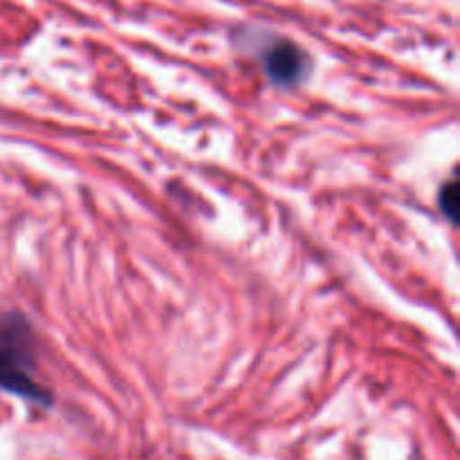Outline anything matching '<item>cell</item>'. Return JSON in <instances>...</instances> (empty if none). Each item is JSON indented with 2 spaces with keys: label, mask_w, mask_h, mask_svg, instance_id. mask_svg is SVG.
<instances>
[{
  "label": "cell",
  "mask_w": 460,
  "mask_h": 460,
  "mask_svg": "<svg viewBox=\"0 0 460 460\" xmlns=\"http://www.w3.org/2000/svg\"><path fill=\"white\" fill-rule=\"evenodd\" d=\"M0 389L39 407L52 404V394L36 380L34 332L21 313L0 317Z\"/></svg>",
  "instance_id": "obj_1"
},
{
  "label": "cell",
  "mask_w": 460,
  "mask_h": 460,
  "mask_svg": "<svg viewBox=\"0 0 460 460\" xmlns=\"http://www.w3.org/2000/svg\"><path fill=\"white\" fill-rule=\"evenodd\" d=\"M261 63L272 84L283 85V88H292V85L301 84L305 76L313 70V61L292 40L274 39L272 43L265 45L261 49Z\"/></svg>",
  "instance_id": "obj_2"
},
{
  "label": "cell",
  "mask_w": 460,
  "mask_h": 460,
  "mask_svg": "<svg viewBox=\"0 0 460 460\" xmlns=\"http://www.w3.org/2000/svg\"><path fill=\"white\" fill-rule=\"evenodd\" d=\"M440 209L443 214L447 216L452 223H456V214H458V182L456 180H449L447 184L440 191Z\"/></svg>",
  "instance_id": "obj_3"
}]
</instances>
